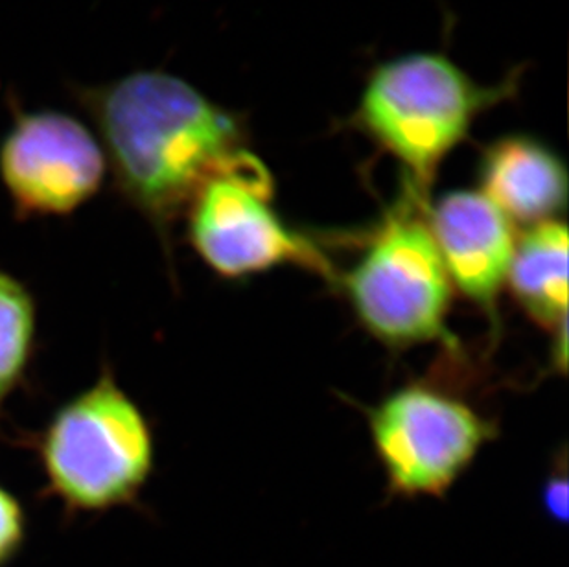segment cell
Returning <instances> with one entry per match:
<instances>
[{
    "label": "cell",
    "mask_w": 569,
    "mask_h": 567,
    "mask_svg": "<svg viewBox=\"0 0 569 567\" xmlns=\"http://www.w3.org/2000/svg\"><path fill=\"white\" fill-rule=\"evenodd\" d=\"M428 198L409 188L387 210L341 277L350 310L389 348L448 341L450 277L431 235Z\"/></svg>",
    "instance_id": "4"
},
{
    "label": "cell",
    "mask_w": 569,
    "mask_h": 567,
    "mask_svg": "<svg viewBox=\"0 0 569 567\" xmlns=\"http://www.w3.org/2000/svg\"><path fill=\"white\" fill-rule=\"evenodd\" d=\"M39 460L64 509L106 513L137 501L153 471L156 442L142 409L103 367L44 426Z\"/></svg>",
    "instance_id": "3"
},
{
    "label": "cell",
    "mask_w": 569,
    "mask_h": 567,
    "mask_svg": "<svg viewBox=\"0 0 569 567\" xmlns=\"http://www.w3.org/2000/svg\"><path fill=\"white\" fill-rule=\"evenodd\" d=\"M568 227L543 221L516 241L507 284L527 317L555 332L568 322Z\"/></svg>",
    "instance_id": "10"
},
{
    "label": "cell",
    "mask_w": 569,
    "mask_h": 567,
    "mask_svg": "<svg viewBox=\"0 0 569 567\" xmlns=\"http://www.w3.org/2000/svg\"><path fill=\"white\" fill-rule=\"evenodd\" d=\"M426 216L451 286L485 316H498L518 241L515 223L479 190L442 193Z\"/></svg>",
    "instance_id": "8"
},
{
    "label": "cell",
    "mask_w": 569,
    "mask_h": 567,
    "mask_svg": "<svg viewBox=\"0 0 569 567\" xmlns=\"http://www.w3.org/2000/svg\"><path fill=\"white\" fill-rule=\"evenodd\" d=\"M27 536V516L19 499L0 487V567L16 558Z\"/></svg>",
    "instance_id": "12"
},
{
    "label": "cell",
    "mask_w": 569,
    "mask_h": 567,
    "mask_svg": "<svg viewBox=\"0 0 569 567\" xmlns=\"http://www.w3.org/2000/svg\"><path fill=\"white\" fill-rule=\"evenodd\" d=\"M481 190L512 223L559 220L568 203V171L557 151L526 133L490 142L479 161Z\"/></svg>",
    "instance_id": "9"
},
{
    "label": "cell",
    "mask_w": 569,
    "mask_h": 567,
    "mask_svg": "<svg viewBox=\"0 0 569 567\" xmlns=\"http://www.w3.org/2000/svg\"><path fill=\"white\" fill-rule=\"evenodd\" d=\"M543 507L548 510L551 518L557 521L568 519V479L566 471L551 476L546 487H543Z\"/></svg>",
    "instance_id": "13"
},
{
    "label": "cell",
    "mask_w": 569,
    "mask_h": 567,
    "mask_svg": "<svg viewBox=\"0 0 569 567\" xmlns=\"http://www.w3.org/2000/svg\"><path fill=\"white\" fill-rule=\"evenodd\" d=\"M369 429L389 493L408 499L445 496L495 437L476 407L426 384L383 398Z\"/></svg>",
    "instance_id": "6"
},
{
    "label": "cell",
    "mask_w": 569,
    "mask_h": 567,
    "mask_svg": "<svg viewBox=\"0 0 569 567\" xmlns=\"http://www.w3.org/2000/svg\"><path fill=\"white\" fill-rule=\"evenodd\" d=\"M106 171L91 129L61 111L17 115L0 142V179L21 220L72 215L97 196Z\"/></svg>",
    "instance_id": "7"
},
{
    "label": "cell",
    "mask_w": 569,
    "mask_h": 567,
    "mask_svg": "<svg viewBox=\"0 0 569 567\" xmlns=\"http://www.w3.org/2000/svg\"><path fill=\"white\" fill-rule=\"evenodd\" d=\"M273 177L246 148L210 177L184 212L193 251L223 279H246L282 266L332 277L316 241L291 229L273 207Z\"/></svg>",
    "instance_id": "5"
},
{
    "label": "cell",
    "mask_w": 569,
    "mask_h": 567,
    "mask_svg": "<svg viewBox=\"0 0 569 567\" xmlns=\"http://www.w3.org/2000/svg\"><path fill=\"white\" fill-rule=\"evenodd\" d=\"M36 332L38 310L30 289L0 269V420L6 401L24 380Z\"/></svg>",
    "instance_id": "11"
},
{
    "label": "cell",
    "mask_w": 569,
    "mask_h": 567,
    "mask_svg": "<svg viewBox=\"0 0 569 567\" xmlns=\"http://www.w3.org/2000/svg\"><path fill=\"white\" fill-rule=\"evenodd\" d=\"M510 92L512 81L481 86L448 56L411 52L372 70L355 123L406 171L408 187L426 198L446 157Z\"/></svg>",
    "instance_id": "2"
},
{
    "label": "cell",
    "mask_w": 569,
    "mask_h": 567,
    "mask_svg": "<svg viewBox=\"0 0 569 567\" xmlns=\"http://www.w3.org/2000/svg\"><path fill=\"white\" fill-rule=\"evenodd\" d=\"M122 198L168 240L199 188L246 150L240 120L189 81L139 70L78 91Z\"/></svg>",
    "instance_id": "1"
}]
</instances>
